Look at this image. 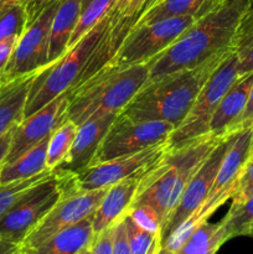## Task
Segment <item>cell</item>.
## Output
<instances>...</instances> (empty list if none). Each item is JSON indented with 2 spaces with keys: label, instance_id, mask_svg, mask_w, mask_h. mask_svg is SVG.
<instances>
[{
  "label": "cell",
  "instance_id": "6da1fadb",
  "mask_svg": "<svg viewBox=\"0 0 253 254\" xmlns=\"http://www.w3.org/2000/svg\"><path fill=\"white\" fill-rule=\"evenodd\" d=\"M245 0H231L225 6L193 22L170 46L151 60L148 82L197 67L207 60L233 50V36L243 12Z\"/></svg>",
  "mask_w": 253,
  "mask_h": 254
},
{
  "label": "cell",
  "instance_id": "7a4b0ae2",
  "mask_svg": "<svg viewBox=\"0 0 253 254\" xmlns=\"http://www.w3.org/2000/svg\"><path fill=\"white\" fill-rule=\"evenodd\" d=\"M223 135L207 133L169 149L153 168L139 178L138 190L131 205L146 203L151 206L160 216L164 227L188 184Z\"/></svg>",
  "mask_w": 253,
  "mask_h": 254
},
{
  "label": "cell",
  "instance_id": "3957f363",
  "mask_svg": "<svg viewBox=\"0 0 253 254\" xmlns=\"http://www.w3.org/2000/svg\"><path fill=\"white\" fill-rule=\"evenodd\" d=\"M231 51L193 68L181 69L146 82L121 113L135 121L169 122L178 128L191 111L208 77Z\"/></svg>",
  "mask_w": 253,
  "mask_h": 254
},
{
  "label": "cell",
  "instance_id": "277c9868",
  "mask_svg": "<svg viewBox=\"0 0 253 254\" xmlns=\"http://www.w3.org/2000/svg\"><path fill=\"white\" fill-rule=\"evenodd\" d=\"M150 66L151 60L126 66L108 62L67 92L66 118L79 126L96 113H121L148 82Z\"/></svg>",
  "mask_w": 253,
  "mask_h": 254
},
{
  "label": "cell",
  "instance_id": "5b68a950",
  "mask_svg": "<svg viewBox=\"0 0 253 254\" xmlns=\"http://www.w3.org/2000/svg\"><path fill=\"white\" fill-rule=\"evenodd\" d=\"M107 26V16L89 30L66 54L37 72L30 84L24 118L44 108L47 103L74 87L87 61L96 49Z\"/></svg>",
  "mask_w": 253,
  "mask_h": 254
},
{
  "label": "cell",
  "instance_id": "8992f818",
  "mask_svg": "<svg viewBox=\"0 0 253 254\" xmlns=\"http://www.w3.org/2000/svg\"><path fill=\"white\" fill-rule=\"evenodd\" d=\"M73 184V173L55 169L54 175L30 189L2 217L0 238L21 243Z\"/></svg>",
  "mask_w": 253,
  "mask_h": 254
},
{
  "label": "cell",
  "instance_id": "52a82bcc",
  "mask_svg": "<svg viewBox=\"0 0 253 254\" xmlns=\"http://www.w3.org/2000/svg\"><path fill=\"white\" fill-rule=\"evenodd\" d=\"M238 57L235 51L218 64L206 83L198 92L192 108L183 123L174 129L168 139L169 149L180 146L203 134L210 133L211 118L217 109L221 99L238 78Z\"/></svg>",
  "mask_w": 253,
  "mask_h": 254
},
{
  "label": "cell",
  "instance_id": "ba28073f",
  "mask_svg": "<svg viewBox=\"0 0 253 254\" xmlns=\"http://www.w3.org/2000/svg\"><path fill=\"white\" fill-rule=\"evenodd\" d=\"M175 127L164 121H135L119 113L107 131L91 165L139 153L166 141Z\"/></svg>",
  "mask_w": 253,
  "mask_h": 254
},
{
  "label": "cell",
  "instance_id": "9c48e42d",
  "mask_svg": "<svg viewBox=\"0 0 253 254\" xmlns=\"http://www.w3.org/2000/svg\"><path fill=\"white\" fill-rule=\"evenodd\" d=\"M60 1L61 0H55L47 4L26 25L2 74V86L22 77L34 76L49 64L50 31Z\"/></svg>",
  "mask_w": 253,
  "mask_h": 254
},
{
  "label": "cell",
  "instance_id": "30bf717a",
  "mask_svg": "<svg viewBox=\"0 0 253 254\" xmlns=\"http://www.w3.org/2000/svg\"><path fill=\"white\" fill-rule=\"evenodd\" d=\"M107 189L93 191L77 190L76 184L68 189L61 200L46 213L44 218L27 233L21 242L25 254H29L39 246L46 242L50 237L64 228L78 223L88 216L93 215L98 208Z\"/></svg>",
  "mask_w": 253,
  "mask_h": 254
},
{
  "label": "cell",
  "instance_id": "8fae6325",
  "mask_svg": "<svg viewBox=\"0 0 253 254\" xmlns=\"http://www.w3.org/2000/svg\"><path fill=\"white\" fill-rule=\"evenodd\" d=\"M195 21L191 16H175L134 26L111 62L126 66L155 59Z\"/></svg>",
  "mask_w": 253,
  "mask_h": 254
},
{
  "label": "cell",
  "instance_id": "7c38bea8",
  "mask_svg": "<svg viewBox=\"0 0 253 254\" xmlns=\"http://www.w3.org/2000/svg\"><path fill=\"white\" fill-rule=\"evenodd\" d=\"M169 150L168 140L155 144L139 153L119 156L104 163L87 166L78 173H73L74 184L79 191H93L108 189L109 186L131 178L141 176L153 168Z\"/></svg>",
  "mask_w": 253,
  "mask_h": 254
},
{
  "label": "cell",
  "instance_id": "4fadbf2b",
  "mask_svg": "<svg viewBox=\"0 0 253 254\" xmlns=\"http://www.w3.org/2000/svg\"><path fill=\"white\" fill-rule=\"evenodd\" d=\"M235 134L236 131L225 134L220 139L215 149L211 151L208 158L203 161L200 169L192 176L190 183L186 186L178 206L161 230V242L165 241L179 227L180 223H183L186 218L190 217L205 202L213 185L221 161H222Z\"/></svg>",
  "mask_w": 253,
  "mask_h": 254
},
{
  "label": "cell",
  "instance_id": "5bb4252c",
  "mask_svg": "<svg viewBox=\"0 0 253 254\" xmlns=\"http://www.w3.org/2000/svg\"><path fill=\"white\" fill-rule=\"evenodd\" d=\"M253 154V127L236 131L220 164L216 179L203 205L217 211L236 192L238 181Z\"/></svg>",
  "mask_w": 253,
  "mask_h": 254
},
{
  "label": "cell",
  "instance_id": "9a60e30c",
  "mask_svg": "<svg viewBox=\"0 0 253 254\" xmlns=\"http://www.w3.org/2000/svg\"><path fill=\"white\" fill-rule=\"evenodd\" d=\"M67 92L47 103L14 128L9 151L4 164L16 160L32 146L51 135L55 129L66 121Z\"/></svg>",
  "mask_w": 253,
  "mask_h": 254
},
{
  "label": "cell",
  "instance_id": "2e32d148",
  "mask_svg": "<svg viewBox=\"0 0 253 254\" xmlns=\"http://www.w3.org/2000/svg\"><path fill=\"white\" fill-rule=\"evenodd\" d=\"M118 114L114 112L96 113L79 124L66 159L56 169L78 173L91 165L107 131Z\"/></svg>",
  "mask_w": 253,
  "mask_h": 254
},
{
  "label": "cell",
  "instance_id": "e0dca14e",
  "mask_svg": "<svg viewBox=\"0 0 253 254\" xmlns=\"http://www.w3.org/2000/svg\"><path fill=\"white\" fill-rule=\"evenodd\" d=\"M139 178L140 176L124 179L107 189L98 208L93 213L92 225L94 235L113 226L126 215L136 195Z\"/></svg>",
  "mask_w": 253,
  "mask_h": 254
},
{
  "label": "cell",
  "instance_id": "ac0fdd59",
  "mask_svg": "<svg viewBox=\"0 0 253 254\" xmlns=\"http://www.w3.org/2000/svg\"><path fill=\"white\" fill-rule=\"evenodd\" d=\"M253 86V72L240 76L223 96L217 109L211 118L208 131L216 135L231 133L232 127L237 123L243 113Z\"/></svg>",
  "mask_w": 253,
  "mask_h": 254
},
{
  "label": "cell",
  "instance_id": "d6986e66",
  "mask_svg": "<svg viewBox=\"0 0 253 254\" xmlns=\"http://www.w3.org/2000/svg\"><path fill=\"white\" fill-rule=\"evenodd\" d=\"M228 0H160L143 12L135 26L175 16H191L197 21L225 6Z\"/></svg>",
  "mask_w": 253,
  "mask_h": 254
},
{
  "label": "cell",
  "instance_id": "ffe728a7",
  "mask_svg": "<svg viewBox=\"0 0 253 254\" xmlns=\"http://www.w3.org/2000/svg\"><path fill=\"white\" fill-rule=\"evenodd\" d=\"M82 11V0H61L50 31L49 64L63 56Z\"/></svg>",
  "mask_w": 253,
  "mask_h": 254
},
{
  "label": "cell",
  "instance_id": "44dd1931",
  "mask_svg": "<svg viewBox=\"0 0 253 254\" xmlns=\"http://www.w3.org/2000/svg\"><path fill=\"white\" fill-rule=\"evenodd\" d=\"M93 215L50 237L29 254H77L89 247L93 241Z\"/></svg>",
  "mask_w": 253,
  "mask_h": 254
},
{
  "label": "cell",
  "instance_id": "7402d4cb",
  "mask_svg": "<svg viewBox=\"0 0 253 254\" xmlns=\"http://www.w3.org/2000/svg\"><path fill=\"white\" fill-rule=\"evenodd\" d=\"M34 76L15 79L0 89V136L24 121L25 104Z\"/></svg>",
  "mask_w": 253,
  "mask_h": 254
},
{
  "label": "cell",
  "instance_id": "603a6c76",
  "mask_svg": "<svg viewBox=\"0 0 253 254\" xmlns=\"http://www.w3.org/2000/svg\"><path fill=\"white\" fill-rule=\"evenodd\" d=\"M50 136L44 139L37 145L29 149L16 160L9 164H4L1 171H0V185L32 178V176L49 170L46 165V156Z\"/></svg>",
  "mask_w": 253,
  "mask_h": 254
},
{
  "label": "cell",
  "instance_id": "cb8c5ba5",
  "mask_svg": "<svg viewBox=\"0 0 253 254\" xmlns=\"http://www.w3.org/2000/svg\"><path fill=\"white\" fill-rule=\"evenodd\" d=\"M228 240L222 220L217 223L203 222L198 226L175 254H217Z\"/></svg>",
  "mask_w": 253,
  "mask_h": 254
},
{
  "label": "cell",
  "instance_id": "d4e9b609",
  "mask_svg": "<svg viewBox=\"0 0 253 254\" xmlns=\"http://www.w3.org/2000/svg\"><path fill=\"white\" fill-rule=\"evenodd\" d=\"M233 51L238 57V76L253 72V4L241 16L233 36Z\"/></svg>",
  "mask_w": 253,
  "mask_h": 254
},
{
  "label": "cell",
  "instance_id": "484cf974",
  "mask_svg": "<svg viewBox=\"0 0 253 254\" xmlns=\"http://www.w3.org/2000/svg\"><path fill=\"white\" fill-rule=\"evenodd\" d=\"M77 129H78V126L69 119H66L63 123H61L55 129L54 133L50 136L49 146H47V168L55 170L66 159L76 136Z\"/></svg>",
  "mask_w": 253,
  "mask_h": 254
},
{
  "label": "cell",
  "instance_id": "4316f807",
  "mask_svg": "<svg viewBox=\"0 0 253 254\" xmlns=\"http://www.w3.org/2000/svg\"><path fill=\"white\" fill-rule=\"evenodd\" d=\"M27 14L21 2L0 1V42L20 37L26 29Z\"/></svg>",
  "mask_w": 253,
  "mask_h": 254
},
{
  "label": "cell",
  "instance_id": "83f0119b",
  "mask_svg": "<svg viewBox=\"0 0 253 254\" xmlns=\"http://www.w3.org/2000/svg\"><path fill=\"white\" fill-rule=\"evenodd\" d=\"M116 0H92L81 11L78 22L69 40L68 49L76 45L87 32L93 29L101 20H103L113 7Z\"/></svg>",
  "mask_w": 253,
  "mask_h": 254
},
{
  "label": "cell",
  "instance_id": "f1b7e54d",
  "mask_svg": "<svg viewBox=\"0 0 253 254\" xmlns=\"http://www.w3.org/2000/svg\"><path fill=\"white\" fill-rule=\"evenodd\" d=\"M228 240L238 236H248L253 225V195L240 205H231L227 215L222 218Z\"/></svg>",
  "mask_w": 253,
  "mask_h": 254
},
{
  "label": "cell",
  "instance_id": "f546056e",
  "mask_svg": "<svg viewBox=\"0 0 253 254\" xmlns=\"http://www.w3.org/2000/svg\"><path fill=\"white\" fill-rule=\"evenodd\" d=\"M124 222H126V235L133 254H148L154 243L158 240H161L160 235H154L139 227L128 215L124 216Z\"/></svg>",
  "mask_w": 253,
  "mask_h": 254
},
{
  "label": "cell",
  "instance_id": "4dcf8cb0",
  "mask_svg": "<svg viewBox=\"0 0 253 254\" xmlns=\"http://www.w3.org/2000/svg\"><path fill=\"white\" fill-rule=\"evenodd\" d=\"M126 215L143 230L149 231L154 235H160L163 230V221L159 213L151 206L146 203H136L131 205Z\"/></svg>",
  "mask_w": 253,
  "mask_h": 254
},
{
  "label": "cell",
  "instance_id": "1f68e13d",
  "mask_svg": "<svg viewBox=\"0 0 253 254\" xmlns=\"http://www.w3.org/2000/svg\"><path fill=\"white\" fill-rule=\"evenodd\" d=\"M146 1L148 0H116L108 17L112 20L135 17L139 20L145 10Z\"/></svg>",
  "mask_w": 253,
  "mask_h": 254
},
{
  "label": "cell",
  "instance_id": "d6a6232c",
  "mask_svg": "<svg viewBox=\"0 0 253 254\" xmlns=\"http://www.w3.org/2000/svg\"><path fill=\"white\" fill-rule=\"evenodd\" d=\"M253 195V156L246 165L240 181H238L236 192L232 196L231 205H240L247 201Z\"/></svg>",
  "mask_w": 253,
  "mask_h": 254
},
{
  "label": "cell",
  "instance_id": "836d02e7",
  "mask_svg": "<svg viewBox=\"0 0 253 254\" xmlns=\"http://www.w3.org/2000/svg\"><path fill=\"white\" fill-rule=\"evenodd\" d=\"M114 225L94 235L91 243L92 254H113Z\"/></svg>",
  "mask_w": 253,
  "mask_h": 254
},
{
  "label": "cell",
  "instance_id": "e575fe53",
  "mask_svg": "<svg viewBox=\"0 0 253 254\" xmlns=\"http://www.w3.org/2000/svg\"><path fill=\"white\" fill-rule=\"evenodd\" d=\"M113 254H133L126 235L124 217L114 225L113 232Z\"/></svg>",
  "mask_w": 253,
  "mask_h": 254
},
{
  "label": "cell",
  "instance_id": "d590c367",
  "mask_svg": "<svg viewBox=\"0 0 253 254\" xmlns=\"http://www.w3.org/2000/svg\"><path fill=\"white\" fill-rule=\"evenodd\" d=\"M17 40H19V37H10V39H6L0 42V87H2V74H4L5 68H6L7 64H9L12 51H14L15 46H16Z\"/></svg>",
  "mask_w": 253,
  "mask_h": 254
},
{
  "label": "cell",
  "instance_id": "8d00e7d4",
  "mask_svg": "<svg viewBox=\"0 0 253 254\" xmlns=\"http://www.w3.org/2000/svg\"><path fill=\"white\" fill-rule=\"evenodd\" d=\"M248 127H253V86L252 88H251L250 97H248L245 111H243V113L241 114L237 123L232 127V129H231L230 131L233 133V131H237L243 128H248Z\"/></svg>",
  "mask_w": 253,
  "mask_h": 254
},
{
  "label": "cell",
  "instance_id": "74e56055",
  "mask_svg": "<svg viewBox=\"0 0 253 254\" xmlns=\"http://www.w3.org/2000/svg\"><path fill=\"white\" fill-rule=\"evenodd\" d=\"M51 1H55V0H26L24 5L27 14V24H30L42 11V9Z\"/></svg>",
  "mask_w": 253,
  "mask_h": 254
},
{
  "label": "cell",
  "instance_id": "f35d334b",
  "mask_svg": "<svg viewBox=\"0 0 253 254\" xmlns=\"http://www.w3.org/2000/svg\"><path fill=\"white\" fill-rule=\"evenodd\" d=\"M0 254H25L21 243L0 238Z\"/></svg>",
  "mask_w": 253,
  "mask_h": 254
},
{
  "label": "cell",
  "instance_id": "ab89813d",
  "mask_svg": "<svg viewBox=\"0 0 253 254\" xmlns=\"http://www.w3.org/2000/svg\"><path fill=\"white\" fill-rule=\"evenodd\" d=\"M12 131H14V129H11V130L5 133L2 136H0V171H1L2 165H4V161L7 155V151H9L10 143H11Z\"/></svg>",
  "mask_w": 253,
  "mask_h": 254
},
{
  "label": "cell",
  "instance_id": "60d3db41",
  "mask_svg": "<svg viewBox=\"0 0 253 254\" xmlns=\"http://www.w3.org/2000/svg\"><path fill=\"white\" fill-rule=\"evenodd\" d=\"M160 243H161V240L156 241V242L153 245V247L150 248V251H149L148 254H159V251H160Z\"/></svg>",
  "mask_w": 253,
  "mask_h": 254
},
{
  "label": "cell",
  "instance_id": "b9f144b4",
  "mask_svg": "<svg viewBox=\"0 0 253 254\" xmlns=\"http://www.w3.org/2000/svg\"><path fill=\"white\" fill-rule=\"evenodd\" d=\"M159 1H160V0H148L145 4V10L149 9V7H151L154 4H156V2H159ZM145 10H144V11H145Z\"/></svg>",
  "mask_w": 253,
  "mask_h": 254
},
{
  "label": "cell",
  "instance_id": "7bdbcfd3",
  "mask_svg": "<svg viewBox=\"0 0 253 254\" xmlns=\"http://www.w3.org/2000/svg\"><path fill=\"white\" fill-rule=\"evenodd\" d=\"M77 254H92V252H91V246H89V247H87V248H84L83 251H81V252L77 253Z\"/></svg>",
  "mask_w": 253,
  "mask_h": 254
},
{
  "label": "cell",
  "instance_id": "ee69618b",
  "mask_svg": "<svg viewBox=\"0 0 253 254\" xmlns=\"http://www.w3.org/2000/svg\"><path fill=\"white\" fill-rule=\"evenodd\" d=\"M91 1H92V0H82V10H83L84 7H86L87 5H88Z\"/></svg>",
  "mask_w": 253,
  "mask_h": 254
},
{
  "label": "cell",
  "instance_id": "f6af8a7d",
  "mask_svg": "<svg viewBox=\"0 0 253 254\" xmlns=\"http://www.w3.org/2000/svg\"><path fill=\"white\" fill-rule=\"evenodd\" d=\"M0 1H14V2H21V4H25L26 0H0Z\"/></svg>",
  "mask_w": 253,
  "mask_h": 254
},
{
  "label": "cell",
  "instance_id": "bcb514c9",
  "mask_svg": "<svg viewBox=\"0 0 253 254\" xmlns=\"http://www.w3.org/2000/svg\"><path fill=\"white\" fill-rule=\"evenodd\" d=\"M248 236H250V237H252V238H253V225L251 226V230H250V233H248Z\"/></svg>",
  "mask_w": 253,
  "mask_h": 254
},
{
  "label": "cell",
  "instance_id": "7dc6e473",
  "mask_svg": "<svg viewBox=\"0 0 253 254\" xmlns=\"http://www.w3.org/2000/svg\"><path fill=\"white\" fill-rule=\"evenodd\" d=\"M228 1H231V0H228ZM246 1H248V2H250V4H251V5H252L253 0H246Z\"/></svg>",
  "mask_w": 253,
  "mask_h": 254
},
{
  "label": "cell",
  "instance_id": "c3c4849f",
  "mask_svg": "<svg viewBox=\"0 0 253 254\" xmlns=\"http://www.w3.org/2000/svg\"><path fill=\"white\" fill-rule=\"evenodd\" d=\"M0 89H1V87H0Z\"/></svg>",
  "mask_w": 253,
  "mask_h": 254
},
{
  "label": "cell",
  "instance_id": "681fc988",
  "mask_svg": "<svg viewBox=\"0 0 253 254\" xmlns=\"http://www.w3.org/2000/svg\"><path fill=\"white\" fill-rule=\"evenodd\" d=\"M252 156H253V154H252Z\"/></svg>",
  "mask_w": 253,
  "mask_h": 254
},
{
  "label": "cell",
  "instance_id": "f907efd6",
  "mask_svg": "<svg viewBox=\"0 0 253 254\" xmlns=\"http://www.w3.org/2000/svg\"><path fill=\"white\" fill-rule=\"evenodd\" d=\"M252 4H253V2H252Z\"/></svg>",
  "mask_w": 253,
  "mask_h": 254
}]
</instances>
